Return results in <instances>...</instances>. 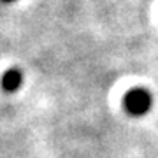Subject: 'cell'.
Listing matches in <instances>:
<instances>
[{"instance_id": "obj_1", "label": "cell", "mask_w": 158, "mask_h": 158, "mask_svg": "<svg viewBox=\"0 0 158 158\" xmlns=\"http://www.w3.org/2000/svg\"><path fill=\"white\" fill-rule=\"evenodd\" d=\"M151 104H153V98L149 95V91L144 90V88H134L125 97V109L132 116L146 114L151 109Z\"/></svg>"}, {"instance_id": "obj_2", "label": "cell", "mask_w": 158, "mask_h": 158, "mask_svg": "<svg viewBox=\"0 0 158 158\" xmlns=\"http://www.w3.org/2000/svg\"><path fill=\"white\" fill-rule=\"evenodd\" d=\"M23 83V76L19 70H16V69H11V70H7L4 76H2V88L6 91H9V93H12V91H16L19 86H21Z\"/></svg>"}, {"instance_id": "obj_3", "label": "cell", "mask_w": 158, "mask_h": 158, "mask_svg": "<svg viewBox=\"0 0 158 158\" xmlns=\"http://www.w3.org/2000/svg\"><path fill=\"white\" fill-rule=\"evenodd\" d=\"M2 2H14V0H2Z\"/></svg>"}]
</instances>
